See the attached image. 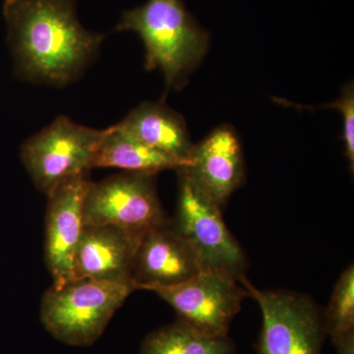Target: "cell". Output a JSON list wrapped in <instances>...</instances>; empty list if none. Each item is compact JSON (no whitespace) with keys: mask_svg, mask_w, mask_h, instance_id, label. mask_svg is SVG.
<instances>
[{"mask_svg":"<svg viewBox=\"0 0 354 354\" xmlns=\"http://www.w3.org/2000/svg\"><path fill=\"white\" fill-rule=\"evenodd\" d=\"M141 239L114 225H85L74 257L73 279L131 285L133 261Z\"/></svg>","mask_w":354,"mask_h":354,"instance_id":"7c38bea8","label":"cell"},{"mask_svg":"<svg viewBox=\"0 0 354 354\" xmlns=\"http://www.w3.org/2000/svg\"><path fill=\"white\" fill-rule=\"evenodd\" d=\"M90 183L88 174L78 176L46 196L44 261L53 286L73 281L74 257L85 227L84 202Z\"/></svg>","mask_w":354,"mask_h":354,"instance_id":"9c48e42d","label":"cell"},{"mask_svg":"<svg viewBox=\"0 0 354 354\" xmlns=\"http://www.w3.org/2000/svg\"><path fill=\"white\" fill-rule=\"evenodd\" d=\"M189 162L144 145L115 125L106 128L93 169H118L127 172L157 174L165 169H183Z\"/></svg>","mask_w":354,"mask_h":354,"instance_id":"5bb4252c","label":"cell"},{"mask_svg":"<svg viewBox=\"0 0 354 354\" xmlns=\"http://www.w3.org/2000/svg\"><path fill=\"white\" fill-rule=\"evenodd\" d=\"M330 106L337 109L342 113L344 120V153L351 165V171L354 167V87L353 83L346 84L342 88L341 97Z\"/></svg>","mask_w":354,"mask_h":354,"instance_id":"e0dca14e","label":"cell"},{"mask_svg":"<svg viewBox=\"0 0 354 354\" xmlns=\"http://www.w3.org/2000/svg\"><path fill=\"white\" fill-rule=\"evenodd\" d=\"M220 208L244 180L241 142L232 127L223 125L193 146L189 164L180 169Z\"/></svg>","mask_w":354,"mask_h":354,"instance_id":"8fae6325","label":"cell"},{"mask_svg":"<svg viewBox=\"0 0 354 354\" xmlns=\"http://www.w3.org/2000/svg\"><path fill=\"white\" fill-rule=\"evenodd\" d=\"M115 127L144 145L189 162L194 145L185 120L164 102H142Z\"/></svg>","mask_w":354,"mask_h":354,"instance_id":"4fadbf2b","label":"cell"},{"mask_svg":"<svg viewBox=\"0 0 354 354\" xmlns=\"http://www.w3.org/2000/svg\"><path fill=\"white\" fill-rule=\"evenodd\" d=\"M202 271L196 253L174 221H164L142 236L133 261L135 290L180 285Z\"/></svg>","mask_w":354,"mask_h":354,"instance_id":"30bf717a","label":"cell"},{"mask_svg":"<svg viewBox=\"0 0 354 354\" xmlns=\"http://www.w3.org/2000/svg\"><path fill=\"white\" fill-rule=\"evenodd\" d=\"M232 339L202 334L180 321L150 333L141 354H234Z\"/></svg>","mask_w":354,"mask_h":354,"instance_id":"9a60e30c","label":"cell"},{"mask_svg":"<svg viewBox=\"0 0 354 354\" xmlns=\"http://www.w3.org/2000/svg\"><path fill=\"white\" fill-rule=\"evenodd\" d=\"M116 31L136 32L145 48V68L158 69L167 87L183 88L208 51L209 35L183 0H148L125 11Z\"/></svg>","mask_w":354,"mask_h":354,"instance_id":"7a4b0ae2","label":"cell"},{"mask_svg":"<svg viewBox=\"0 0 354 354\" xmlns=\"http://www.w3.org/2000/svg\"><path fill=\"white\" fill-rule=\"evenodd\" d=\"M167 220L155 174L124 171L88 185L85 225H114L143 236Z\"/></svg>","mask_w":354,"mask_h":354,"instance_id":"8992f818","label":"cell"},{"mask_svg":"<svg viewBox=\"0 0 354 354\" xmlns=\"http://www.w3.org/2000/svg\"><path fill=\"white\" fill-rule=\"evenodd\" d=\"M324 329L332 339L354 330V267L349 265L335 283L323 318Z\"/></svg>","mask_w":354,"mask_h":354,"instance_id":"2e32d148","label":"cell"},{"mask_svg":"<svg viewBox=\"0 0 354 354\" xmlns=\"http://www.w3.org/2000/svg\"><path fill=\"white\" fill-rule=\"evenodd\" d=\"M133 291L130 283L99 279H73L53 286L41 297V322L57 341L91 346Z\"/></svg>","mask_w":354,"mask_h":354,"instance_id":"3957f363","label":"cell"},{"mask_svg":"<svg viewBox=\"0 0 354 354\" xmlns=\"http://www.w3.org/2000/svg\"><path fill=\"white\" fill-rule=\"evenodd\" d=\"M104 132L60 115L26 140L20 157L37 189L48 196L62 184L88 174Z\"/></svg>","mask_w":354,"mask_h":354,"instance_id":"277c9868","label":"cell"},{"mask_svg":"<svg viewBox=\"0 0 354 354\" xmlns=\"http://www.w3.org/2000/svg\"><path fill=\"white\" fill-rule=\"evenodd\" d=\"M176 312L180 322L202 334L227 335L230 323L241 311L248 293L243 286L223 272L202 270L180 285L152 290Z\"/></svg>","mask_w":354,"mask_h":354,"instance_id":"ba28073f","label":"cell"},{"mask_svg":"<svg viewBox=\"0 0 354 354\" xmlns=\"http://www.w3.org/2000/svg\"><path fill=\"white\" fill-rule=\"evenodd\" d=\"M337 354H354V330L332 339Z\"/></svg>","mask_w":354,"mask_h":354,"instance_id":"ac0fdd59","label":"cell"},{"mask_svg":"<svg viewBox=\"0 0 354 354\" xmlns=\"http://www.w3.org/2000/svg\"><path fill=\"white\" fill-rule=\"evenodd\" d=\"M178 203L174 221L196 253L202 270L223 272L241 281L248 263L241 246L230 234L220 207L180 169Z\"/></svg>","mask_w":354,"mask_h":354,"instance_id":"5b68a950","label":"cell"},{"mask_svg":"<svg viewBox=\"0 0 354 354\" xmlns=\"http://www.w3.org/2000/svg\"><path fill=\"white\" fill-rule=\"evenodd\" d=\"M3 15L16 75L36 85L75 82L106 37L79 22L75 0H4Z\"/></svg>","mask_w":354,"mask_h":354,"instance_id":"6da1fadb","label":"cell"},{"mask_svg":"<svg viewBox=\"0 0 354 354\" xmlns=\"http://www.w3.org/2000/svg\"><path fill=\"white\" fill-rule=\"evenodd\" d=\"M239 283L262 311L258 354H321L323 318L309 297L295 291L260 290L246 277Z\"/></svg>","mask_w":354,"mask_h":354,"instance_id":"52a82bcc","label":"cell"}]
</instances>
